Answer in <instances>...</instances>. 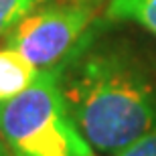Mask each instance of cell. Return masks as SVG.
Masks as SVG:
<instances>
[{"label": "cell", "instance_id": "obj_1", "mask_svg": "<svg viewBox=\"0 0 156 156\" xmlns=\"http://www.w3.org/2000/svg\"><path fill=\"white\" fill-rule=\"evenodd\" d=\"M55 69L71 120L95 150L116 156L156 128V61L138 45L89 30Z\"/></svg>", "mask_w": 156, "mask_h": 156}, {"label": "cell", "instance_id": "obj_2", "mask_svg": "<svg viewBox=\"0 0 156 156\" xmlns=\"http://www.w3.org/2000/svg\"><path fill=\"white\" fill-rule=\"evenodd\" d=\"M0 136L12 156L91 154L67 112L57 69L39 71L24 91L0 101Z\"/></svg>", "mask_w": 156, "mask_h": 156}, {"label": "cell", "instance_id": "obj_3", "mask_svg": "<svg viewBox=\"0 0 156 156\" xmlns=\"http://www.w3.org/2000/svg\"><path fill=\"white\" fill-rule=\"evenodd\" d=\"M93 14L95 6L91 0L43 6L24 16L6 41L8 47L16 49L39 71L55 69L91 30Z\"/></svg>", "mask_w": 156, "mask_h": 156}, {"label": "cell", "instance_id": "obj_4", "mask_svg": "<svg viewBox=\"0 0 156 156\" xmlns=\"http://www.w3.org/2000/svg\"><path fill=\"white\" fill-rule=\"evenodd\" d=\"M37 73L39 69L30 61H27L16 49H0V101L24 91L35 81Z\"/></svg>", "mask_w": 156, "mask_h": 156}, {"label": "cell", "instance_id": "obj_5", "mask_svg": "<svg viewBox=\"0 0 156 156\" xmlns=\"http://www.w3.org/2000/svg\"><path fill=\"white\" fill-rule=\"evenodd\" d=\"M108 18L136 23L156 37V0H112Z\"/></svg>", "mask_w": 156, "mask_h": 156}, {"label": "cell", "instance_id": "obj_6", "mask_svg": "<svg viewBox=\"0 0 156 156\" xmlns=\"http://www.w3.org/2000/svg\"><path fill=\"white\" fill-rule=\"evenodd\" d=\"M49 0H0V41L12 33L24 16H29Z\"/></svg>", "mask_w": 156, "mask_h": 156}, {"label": "cell", "instance_id": "obj_7", "mask_svg": "<svg viewBox=\"0 0 156 156\" xmlns=\"http://www.w3.org/2000/svg\"><path fill=\"white\" fill-rule=\"evenodd\" d=\"M116 156H156V128L120 150Z\"/></svg>", "mask_w": 156, "mask_h": 156}, {"label": "cell", "instance_id": "obj_8", "mask_svg": "<svg viewBox=\"0 0 156 156\" xmlns=\"http://www.w3.org/2000/svg\"><path fill=\"white\" fill-rule=\"evenodd\" d=\"M0 156H8V152H6V148H4L2 142H0Z\"/></svg>", "mask_w": 156, "mask_h": 156}, {"label": "cell", "instance_id": "obj_9", "mask_svg": "<svg viewBox=\"0 0 156 156\" xmlns=\"http://www.w3.org/2000/svg\"><path fill=\"white\" fill-rule=\"evenodd\" d=\"M87 156H95V154H93V152H91V154H87Z\"/></svg>", "mask_w": 156, "mask_h": 156}]
</instances>
